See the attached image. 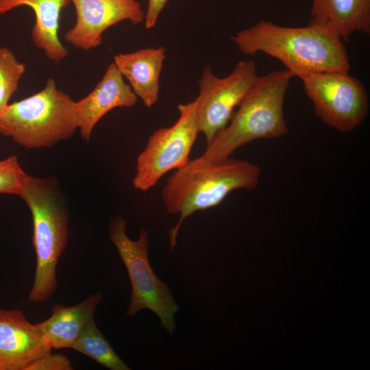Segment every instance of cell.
I'll return each mask as SVG.
<instances>
[{"label": "cell", "instance_id": "obj_1", "mask_svg": "<svg viewBox=\"0 0 370 370\" xmlns=\"http://www.w3.org/2000/svg\"><path fill=\"white\" fill-rule=\"evenodd\" d=\"M242 53H264L279 60L294 77L350 69L344 41L331 30L309 23L287 27L261 20L231 36Z\"/></svg>", "mask_w": 370, "mask_h": 370}, {"label": "cell", "instance_id": "obj_2", "mask_svg": "<svg viewBox=\"0 0 370 370\" xmlns=\"http://www.w3.org/2000/svg\"><path fill=\"white\" fill-rule=\"evenodd\" d=\"M260 175L261 169L257 164L231 157L216 163L190 159L184 166L175 170L161 194L166 211L180 214L177 223L169 232L171 251L188 217L219 205L234 190H254L258 185Z\"/></svg>", "mask_w": 370, "mask_h": 370}, {"label": "cell", "instance_id": "obj_3", "mask_svg": "<svg viewBox=\"0 0 370 370\" xmlns=\"http://www.w3.org/2000/svg\"><path fill=\"white\" fill-rule=\"evenodd\" d=\"M293 77V74L286 69L259 76L227 125L215 135L197 158L204 163L219 162L251 141L285 136L288 127L284 104Z\"/></svg>", "mask_w": 370, "mask_h": 370}, {"label": "cell", "instance_id": "obj_4", "mask_svg": "<svg viewBox=\"0 0 370 370\" xmlns=\"http://www.w3.org/2000/svg\"><path fill=\"white\" fill-rule=\"evenodd\" d=\"M18 196L28 206L33 220L36 262L29 301L42 302L50 299L58 288L57 265L68 242V208L57 180L52 177L26 173Z\"/></svg>", "mask_w": 370, "mask_h": 370}, {"label": "cell", "instance_id": "obj_5", "mask_svg": "<svg viewBox=\"0 0 370 370\" xmlns=\"http://www.w3.org/2000/svg\"><path fill=\"white\" fill-rule=\"evenodd\" d=\"M78 127L75 101L53 78L39 92L8 104L0 116V134L27 149L51 147Z\"/></svg>", "mask_w": 370, "mask_h": 370}, {"label": "cell", "instance_id": "obj_6", "mask_svg": "<svg viewBox=\"0 0 370 370\" xmlns=\"http://www.w3.org/2000/svg\"><path fill=\"white\" fill-rule=\"evenodd\" d=\"M127 222L121 216L109 223V238L116 247L128 273L132 286L127 315L133 317L143 309H149L160 319L162 327L169 334L175 328L174 317L180 310L166 283L154 273L148 258L149 234L141 228L138 240L126 234Z\"/></svg>", "mask_w": 370, "mask_h": 370}, {"label": "cell", "instance_id": "obj_7", "mask_svg": "<svg viewBox=\"0 0 370 370\" xmlns=\"http://www.w3.org/2000/svg\"><path fill=\"white\" fill-rule=\"evenodd\" d=\"M299 79L315 114L327 125L347 133L366 119L369 108L367 89L349 71L314 73Z\"/></svg>", "mask_w": 370, "mask_h": 370}, {"label": "cell", "instance_id": "obj_8", "mask_svg": "<svg viewBox=\"0 0 370 370\" xmlns=\"http://www.w3.org/2000/svg\"><path fill=\"white\" fill-rule=\"evenodd\" d=\"M179 117L171 126L156 130L138 155L134 187L147 191L171 171L184 166L189 160L192 147L199 133L196 103L177 105Z\"/></svg>", "mask_w": 370, "mask_h": 370}, {"label": "cell", "instance_id": "obj_9", "mask_svg": "<svg viewBox=\"0 0 370 370\" xmlns=\"http://www.w3.org/2000/svg\"><path fill=\"white\" fill-rule=\"evenodd\" d=\"M258 77L256 62L250 59L238 62L224 77H217L210 66L204 69L195 101L199 130L205 136L207 145L227 125Z\"/></svg>", "mask_w": 370, "mask_h": 370}, {"label": "cell", "instance_id": "obj_10", "mask_svg": "<svg viewBox=\"0 0 370 370\" xmlns=\"http://www.w3.org/2000/svg\"><path fill=\"white\" fill-rule=\"evenodd\" d=\"M76 12L74 26L64 34L73 47L88 51L98 47L103 32L123 21L137 25L145 13L137 0H71Z\"/></svg>", "mask_w": 370, "mask_h": 370}, {"label": "cell", "instance_id": "obj_11", "mask_svg": "<svg viewBox=\"0 0 370 370\" xmlns=\"http://www.w3.org/2000/svg\"><path fill=\"white\" fill-rule=\"evenodd\" d=\"M51 352L23 311L0 309V370H25Z\"/></svg>", "mask_w": 370, "mask_h": 370}, {"label": "cell", "instance_id": "obj_12", "mask_svg": "<svg viewBox=\"0 0 370 370\" xmlns=\"http://www.w3.org/2000/svg\"><path fill=\"white\" fill-rule=\"evenodd\" d=\"M138 97L114 62L93 90L86 97L75 101L78 129L82 139L88 142L92 130L99 121L116 108H131L138 101Z\"/></svg>", "mask_w": 370, "mask_h": 370}, {"label": "cell", "instance_id": "obj_13", "mask_svg": "<svg viewBox=\"0 0 370 370\" xmlns=\"http://www.w3.org/2000/svg\"><path fill=\"white\" fill-rule=\"evenodd\" d=\"M102 299V293L97 292L71 306L54 305L48 319L34 323L45 345L50 349H72Z\"/></svg>", "mask_w": 370, "mask_h": 370}, {"label": "cell", "instance_id": "obj_14", "mask_svg": "<svg viewBox=\"0 0 370 370\" xmlns=\"http://www.w3.org/2000/svg\"><path fill=\"white\" fill-rule=\"evenodd\" d=\"M165 58L166 49L162 46L114 56L116 67L147 108L152 107L159 100L160 76Z\"/></svg>", "mask_w": 370, "mask_h": 370}, {"label": "cell", "instance_id": "obj_15", "mask_svg": "<svg viewBox=\"0 0 370 370\" xmlns=\"http://www.w3.org/2000/svg\"><path fill=\"white\" fill-rule=\"evenodd\" d=\"M71 0H0V14L20 6L30 7L35 14L32 40L50 60L59 63L69 54L58 37L60 16Z\"/></svg>", "mask_w": 370, "mask_h": 370}, {"label": "cell", "instance_id": "obj_16", "mask_svg": "<svg viewBox=\"0 0 370 370\" xmlns=\"http://www.w3.org/2000/svg\"><path fill=\"white\" fill-rule=\"evenodd\" d=\"M310 24L324 27L344 42L370 32V0H312Z\"/></svg>", "mask_w": 370, "mask_h": 370}, {"label": "cell", "instance_id": "obj_17", "mask_svg": "<svg viewBox=\"0 0 370 370\" xmlns=\"http://www.w3.org/2000/svg\"><path fill=\"white\" fill-rule=\"evenodd\" d=\"M72 349L110 370H130L100 332L94 318L85 326Z\"/></svg>", "mask_w": 370, "mask_h": 370}, {"label": "cell", "instance_id": "obj_18", "mask_svg": "<svg viewBox=\"0 0 370 370\" xmlns=\"http://www.w3.org/2000/svg\"><path fill=\"white\" fill-rule=\"evenodd\" d=\"M25 71V64L19 62L9 49L0 47V116L8 105Z\"/></svg>", "mask_w": 370, "mask_h": 370}, {"label": "cell", "instance_id": "obj_19", "mask_svg": "<svg viewBox=\"0 0 370 370\" xmlns=\"http://www.w3.org/2000/svg\"><path fill=\"white\" fill-rule=\"evenodd\" d=\"M25 175L16 156L0 160V193L18 195Z\"/></svg>", "mask_w": 370, "mask_h": 370}, {"label": "cell", "instance_id": "obj_20", "mask_svg": "<svg viewBox=\"0 0 370 370\" xmlns=\"http://www.w3.org/2000/svg\"><path fill=\"white\" fill-rule=\"evenodd\" d=\"M71 360L62 354L49 352L30 362L25 370H72Z\"/></svg>", "mask_w": 370, "mask_h": 370}, {"label": "cell", "instance_id": "obj_21", "mask_svg": "<svg viewBox=\"0 0 370 370\" xmlns=\"http://www.w3.org/2000/svg\"><path fill=\"white\" fill-rule=\"evenodd\" d=\"M168 0H148V5L145 16V27L148 29L153 28L158 17L164 8Z\"/></svg>", "mask_w": 370, "mask_h": 370}]
</instances>
